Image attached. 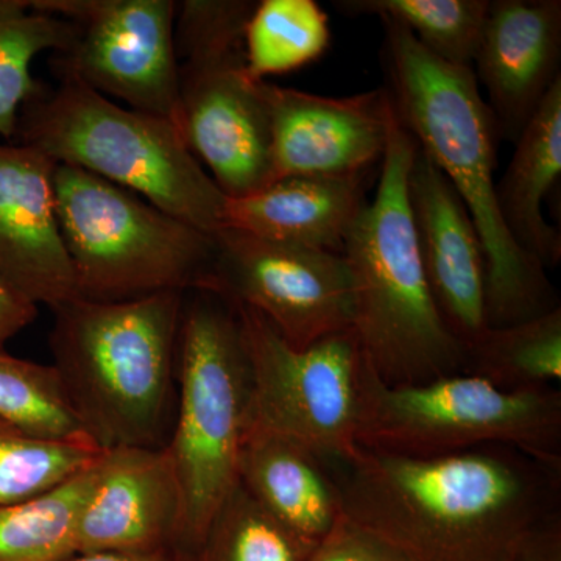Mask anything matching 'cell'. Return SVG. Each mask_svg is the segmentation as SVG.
<instances>
[{"instance_id":"cell-28","label":"cell","mask_w":561,"mask_h":561,"mask_svg":"<svg viewBox=\"0 0 561 561\" xmlns=\"http://www.w3.org/2000/svg\"><path fill=\"white\" fill-rule=\"evenodd\" d=\"M88 443L46 440L0 420V505L41 496L87 470L101 456Z\"/></svg>"},{"instance_id":"cell-26","label":"cell","mask_w":561,"mask_h":561,"mask_svg":"<svg viewBox=\"0 0 561 561\" xmlns=\"http://www.w3.org/2000/svg\"><path fill=\"white\" fill-rule=\"evenodd\" d=\"M0 420L33 437L94 445L57 368L11 356L5 348L0 350Z\"/></svg>"},{"instance_id":"cell-15","label":"cell","mask_w":561,"mask_h":561,"mask_svg":"<svg viewBox=\"0 0 561 561\" xmlns=\"http://www.w3.org/2000/svg\"><path fill=\"white\" fill-rule=\"evenodd\" d=\"M408 195L432 298L454 337L470 348L489 330L485 253L474 221L449 180L420 149L409 171Z\"/></svg>"},{"instance_id":"cell-10","label":"cell","mask_w":561,"mask_h":561,"mask_svg":"<svg viewBox=\"0 0 561 561\" xmlns=\"http://www.w3.org/2000/svg\"><path fill=\"white\" fill-rule=\"evenodd\" d=\"M230 301L250 368L245 431L279 435L320 459H356L365 359L353 328L297 350L262 313Z\"/></svg>"},{"instance_id":"cell-8","label":"cell","mask_w":561,"mask_h":561,"mask_svg":"<svg viewBox=\"0 0 561 561\" xmlns=\"http://www.w3.org/2000/svg\"><path fill=\"white\" fill-rule=\"evenodd\" d=\"M256 5L251 0L176 3L181 133L228 198L272 184L264 81L250 76L243 47Z\"/></svg>"},{"instance_id":"cell-27","label":"cell","mask_w":561,"mask_h":561,"mask_svg":"<svg viewBox=\"0 0 561 561\" xmlns=\"http://www.w3.org/2000/svg\"><path fill=\"white\" fill-rule=\"evenodd\" d=\"M317 545L273 518L238 483L192 561H308Z\"/></svg>"},{"instance_id":"cell-11","label":"cell","mask_w":561,"mask_h":561,"mask_svg":"<svg viewBox=\"0 0 561 561\" xmlns=\"http://www.w3.org/2000/svg\"><path fill=\"white\" fill-rule=\"evenodd\" d=\"M33 10L72 22L76 36L54 70L131 110L180 127L173 0H35ZM181 130V128H180Z\"/></svg>"},{"instance_id":"cell-9","label":"cell","mask_w":561,"mask_h":561,"mask_svg":"<svg viewBox=\"0 0 561 561\" xmlns=\"http://www.w3.org/2000/svg\"><path fill=\"white\" fill-rule=\"evenodd\" d=\"M357 443L408 457L505 446L559 472L561 393L505 390L474 373L389 386L365 362Z\"/></svg>"},{"instance_id":"cell-6","label":"cell","mask_w":561,"mask_h":561,"mask_svg":"<svg viewBox=\"0 0 561 561\" xmlns=\"http://www.w3.org/2000/svg\"><path fill=\"white\" fill-rule=\"evenodd\" d=\"M175 420L168 448L183 519L176 552L187 561L239 483L250 368L234 305L209 289L184 294L176 354Z\"/></svg>"},{"instance_id":"cell-12","label":"cell","mask_w":561,"mask_h":561,"mask_svg":"<svg viewBox=\"0 0 561 561\" xmlns=\"http://www.w3.org/2000/svg\"><path fill=\"white\" fill-rule=\"evenodd\" d=\"M209 290L262 313L294 348L353 328V283L343 254L220 228Z\"/></svg>"},{"instance_id":"cell-5","label":"cell","mask_w":561,"mask_h":561,"mask_svg":"<svg viewBox=\"0 0 561 561\" xmlns=\"http://www.w3.org/2000/svg\"><path fill=\"white\" fill-rule=\"evenodd\" d=\"M35 91L18 122L21 144L139 195L198 230L221 228L225 197L175 122L124 108L77 77Z\"/></svg>"},{"instance_id":"cell-16","label":"cell","mask_w":561,"mask_h":561,"mask_svg":"<svg viewBox=\"0 0 561 561\" xmlns=\"http://www.w3.org/2000/svg\"><path fill=\"white\" fill-rule=\"evenodd\" d=\"M57 162L27 144H0V279L50 309L79 298L55 206Z\"/></svg>"},{"instance_id":"cell-4","label":"cell","mask_w":561,"mask_h":561,"mask_svg":"<svg viewBox=\"0 0 561 561\" xmlns=\"http://www.w3.org/2000/svg\"><path fill=\"white\" fill-rule=\"evenodd\" d=\"M416 150L394 114L375 198L343 249L353 283V330L368 368L389 386L467 370V350L438 312L416 245L408 195Z\"/></svg>"},{"instance_id":"cell-7","label":"cell","mask_w":561,"mask_h":561,"mask_svg":"<svg viewBox=\"0 0 561 561\" xmlns=\"http://www.w3.org/2000/svg\"><path fill=\"white\" fill-rule=\"evenodd\" d=\"M54 191L79 298L114 302L209 289L214 234L73 165L57 164Z\"/></svg>"},{"instance_id":"cell-31","label":"cell","mask_w":561,"mask_h":561,"mask_svg":"<svg viewBox=\"0 0 561 561\" xmlns=\"http://www.w3.org/2000/svg\"><path fill=\"white\" fill-rule=\"evenodd\" d=\"M511 561H561V526L552 516L519 546Z\"/></svg>"},{"instance_id":"cell-30","label":"cell","mask_w":561,"mask_h":561,"mask_svg":"<svg viewBox=\"0 0 561 561\" xmlns=\"http://www.w3.org/2000/svg\"><path fill=\"white\" fill-rule=\"evenodd\" d=\"M38 305L0 279V350L35 320Z\"/></svg>"},{"instance_id":"cell-19","label":"cell","mask_w":561,"mask_h":561,"mask_svg":"<svg viewBox=\"0 0 561 561\" xmlns=\"http://www.w3.org/2000/svg\"><path fill=\"white\" fill-rule=\"evenodd\" d=\"M320 457L298 443L262 431H245L238 478L273 518L313 542L343 516L341 490Z\"/></svg>"},{"instance_id":"cell-2","label":"cell","mask_w":561,"mask_h":561,"mask_svg":"<svg viewBox=\"0 0 561 561\" xmlns=\"http://www.w3.org/2000/svg\"><path fill=\"white\" fill-rule=\"evenodd\" d=\"M381 22L394 114L453 184L481 238L489 328L559 308L545 268L516 245L502 221L494 181L501 135L474 72L435 57L397 22Z\"/></svg>"},{"instance_id":"cell-14","label":"cell","mask_w":561,"mask_h":561,"mask_svg":"<svg viewBox=\"0 0 561 561\" xmlns=\"http://www.w3.org/2000/svg\"><path fill=\"white\" fill-rule=\"evenodd\" d=\"M181 519L179 481L165 446L106 449L95 461L94 486L81 508L77 552H176Z\"/></svg>"},{"instance_id":"cell-25","label":"cell","mask_w":561,"mask_h":561,"mask_svg":"<svg viewBox=\"0 0 561 561\" xmlns=\"http://www.w3.org/2000/svg\"><path fill=\"white\" fill-rule=\"evenodd\" d=\"M490 0H335L345 13L397 22L424 49L449 65L471 68Z\"/></svg>"},{"instance_id":"cell-32","label":"cell","mask_w":561,"mask_h":561,"mask_svg":"<svg viewBox=\"0 0 561 561\" xmlns=\"http://www.w3.org/2000/svg\"><path fill=\"white\" fill-rule=\"evenodd\" d=\"M69 561H187L173 551L149 553V556H119V553H88Z\"/></svg>"},{"instance_id":"cell-20","label":"cell","mask_w":561,"mask_h":561,"mask_svg":"<svg viewBox=\"0 0 561 561\" xmlns=\"http://www.w3.org/2000/svg\"><path fill=\"white\" fill-rule=\"evenodd\" d=\"M561 175V80L515 140L507 171L496 183L497 208L516 245L542 268L561 260L559 228L545 219L542 203Z\"/></svg>"},{"instance_id":"cell-1","label":"cell","mask_w":561,"mask_h":561,"mask_svg":"<svg viewBox=\"0 0 561 561\" xmlns=\"http://www.w3.org/2000/svg\"><path fill=\"white\" fill-rule=\"evenodd\" d=\"M505 446L408 457L360 449L339 485L343 515L409 561H511L551 519L549 474Z\"/></svg>"},{"instance_id":"cell-29","label":"cell","mask_w":561,"mask_h":561,"mask_svg":"<svg viewBox=\"0 0 561 561\" xmlns=\"http://www.w3.org/2000/svg\"><path fill=\"white\" fill-rule=\"evenodd\" d=\"M308 561H409L382 538L345 515L319 541Z\"/></svg>"},{"instance_id":"cell-24","label":"cell","mask_w":561,"mask_h":561,"mask_svg":"<svg viewBox=\"0 0 561 561\" xmlns=\"http://www.w3.org/2000/svg\"><path fill=\"white\" fill-rule=\"evenodd\" d=\"M76 36L72 22L33 10L27 0H0V136H16L25 102L39 84L32 61L41 51L61 54Z\"/></svg>"},{"instance_id":"cell-13","label":"cell","mask_w":561,"mask_h":561,"mask_svg":"<svg viewBox=\"0 0 561 561\" xmlns=\"http://www.w3.org/2000/svg\"><path fill=\"white\" fill-rule=\"evenodd\" d=\"M272 183L289 176L367 175L394 122L389 91L328 98L264 81Z\"/></svg>"},{"instance_id":"cell-3","label":"cell","mask_w":561,"mask_h":561,"mask_svg":"<svg viewBox=\"0 0 561 561\" xmlns=\"http://www.w3.org/2000/svg\"><path fill=\"white\" fill-rule=\"evenodd\" d=\"M184 294L114 302L73 298L51 309L54 367L102 451L168 445Z\"/></svg>"},{"instance_id":"cell-21","label":"cell","mask_w":561,"mask_h":561,"mask_svg":"<svg viewBox=\"0 0 561 561\" xmlns=\"http://www.w3.org/2000/svg\"><path fill=\"white\" fill-rule=\"evenodd\" d=\"M95 461L41 496L0 505V561H69L79 556L77 526L94 486Z\"/></svg>"},{"instance_id":"cell-22","label":"cell","mask_w":561,"mask_h":561,"mask_svg":"<svg viewBox=\"0 0 561 561\" xmlns=\"http://www.w3.org/2000/svg\"><path fill=\"white\" fill-rule=\"evenodd\" d=\"M467 373L505 390L548 389L561 381V308L489 328L467 348Z\"/></svg>"},{"instance_id":"cell-23","label":"cell","mask_w":561,"mask_h":561,"mask_svg":"<svg viewBox=\"0 0 561 561\" xmlns=\"http://www.w3.org/2000/svg\"><path fill=\"white\" fill-rule=\"evenodd\" d=\"M330 46V18L316 0H261L243 39L247 69L260 81L305 68Z\"/></svg>"},{"instance_id":"cell-17","label":"cell","mask_w":561,"mask_h":561,"mask_svg":"<svg viewBox=\"0 0 561 561\" xmlns=\"http://www.w3.org/2000/svg\"><path fill=\"white\" fill-rule=\"evenodd\" d=\"M560 0H490L472 61L501 139L515 144L561 80Z\"/></svg>"},{"instance_id":"cell-18","label":"cell","mask_w":561,"mask_h":561,"mask_svg":"<svg viewBox=\"0 0 561 561\" xmlns=\"http://www.w3.org/2000/svg\"><path fill=\"white\" fill-rule=\"evenodd\" d=\"M365 176H289L247 197H227L221 228L343 254L351 228L367 205Z\"/></svg>"}]
</instances>
